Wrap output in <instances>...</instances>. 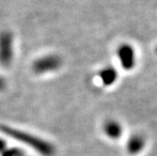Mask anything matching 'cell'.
I'll return each instance as SVG.
<instances>
[{
  "label": "cell",
  "instance_id": "1",
  "mask_svg": "<svg viewBox=\"0 0 157 156\" xmlns=\"http://www.w3.org/2000/svg\"><path fill=\"white\" fill-rule=\"evenodd\" d=\"M13 58V38L9 31L0 33V65L9 66Z\"/></svg>",
  "mask_w": 157,
  "mask_h": 156
},
{
  "label": "cell",
  "instance_id": "2",
  "mask_svg": "<svg viewBox=\"0 0 157 156\" xmlns=\"http://www.w3.org/2000/svg\"><path fill=\"white\" fill-rule=\"evenodd\" d=\"M61 66V59L59 55H50L37 59L33 64V70L36 74H45L58 70Z\"/></svg>",
  "mask_w": 157,
  "mask_h": 156
},
{
  "label": "cell",
  "instance_id": "4",
  "mask_svg": "<svg viewBox=\"0 0 157 156\" xmlns=\"http://www.w3.org/2000/svg\"><path fill=\"white\" fill-rule=\"evenodd\" d=\"M145 145V138L139 134H135L128 138L126 142V150L131 155H136L144 150Z\"/></svg>",
  "mask_w": 157,
  "mask_h": 156
},
{
  "label": "cell",
  "instance_id": "5",
  "mask_svg": "<svg viewBox=\"0 0 157 156\" xmlns=\"http://www.w3.org/2000/svg\"><path fill=\"white\" fill-rule=\"evenodd\" d=\"M103 131L107 137L116 140L121 136L123 129L119 121L115 120H108L103 125Z\"/></svg>",
  "mask_w": 157,
  "mask_h": 156
},
{
  "label": "cell",
  "instance_id": "3",
  "mask_svg": "<svg viewBox=\"0 0 157 156\" xmlns=\"http://www.w3.org/2000/svg\"><path fill=\"white\" fill-rule=\"evenodd\" d=\"M118 55L121 66L125 70H131L135 67L136 64L135 51L131 45L128 44L121 45L118 50Z\"/></svg>",
  "mask_w": 157,
  "mask_h": 156
},
{
  "label": "cell",
  "instance_id": "7",
  "mask_svg": "<svg viewBox=\"0 0 157 156\" xmlns=\"http://www.w3.org/2000/svg\"><path fill=\"white\" fill-rule=\"evenodd\" d=\"M5 88V81L2 77H0V90H2Z\"/></svg>",
  "mask_w": 157,
  "mask_h": 156
},
{
  "label": "cell",
  "instance_id": "6",
  "mask_svg": "<svg viewBox=\"0 0 157 156\" xmlns=\"http://www.w3.org/2000/svg\"><path fill=\"white\" fill-rule=\"evenodd\" d=\"M99 76L101 78L105 86L109 87L116 82L118 74L115 69H113L112 67H107V68L103 69L101 72H100Z\"/></svg>",
  "mask_w": 157,
  "mask_h": 156
},
{
  "label": "cell",
  "instance_id": "8",
  "mask_svg": "<svg viewBox=\"0 0 157 156\" xmlns=\"http://www.w3.org/2000/svg\"><path fill=\"white\" fill-rule=\"evenodd\" d=\"M156 52H157V48H156Z\"/></svg>",
  "mask_w": 157,
  "mask_h": 156
}]
</instances>
